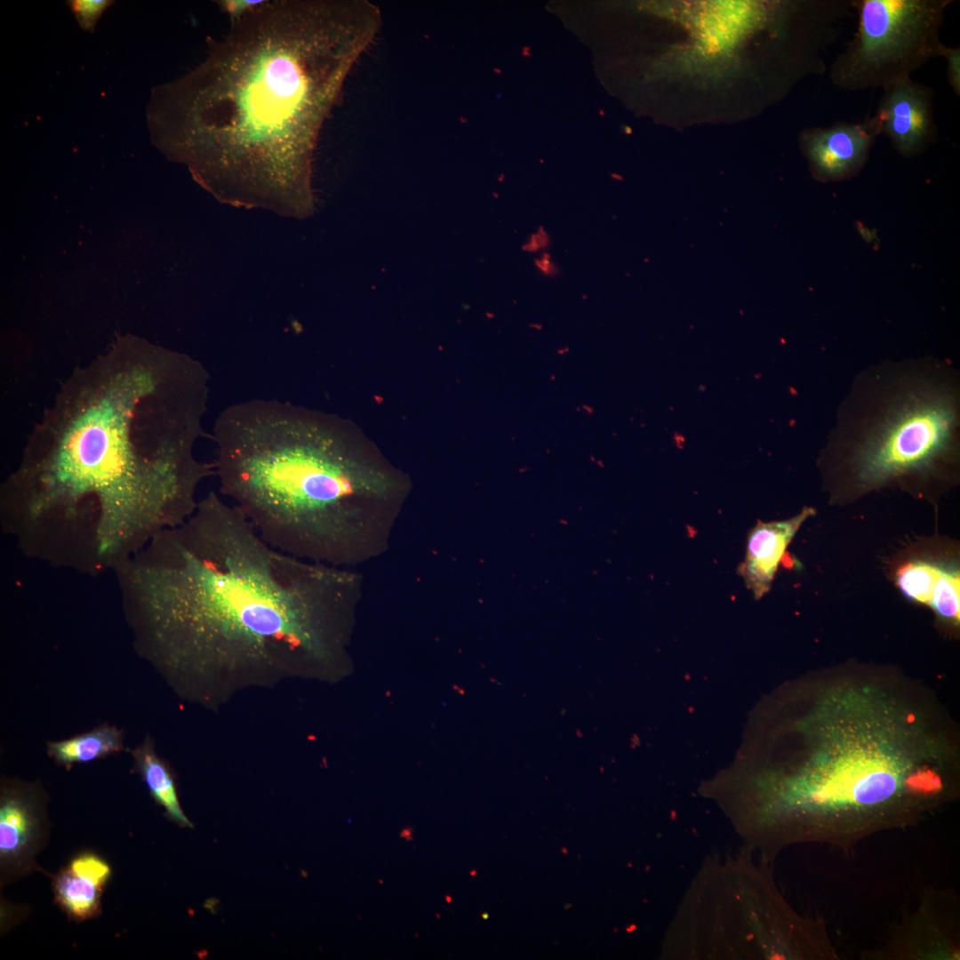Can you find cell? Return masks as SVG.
<instances>
[{"instance_id": "cell-1", "label": "cell", "mask_w": 960, "mask_h": 960, "mask_svg": "<svg viewBox=\"0 0 960 960\" xmlns=\"http://www.w3.org/2000/svg\"><path fill=\"white\" fill-rule=\"evenodd\" d=\"M210 374L187 354L117 339L76 367L0 487V524L27 558L114 572L196 510Z\"/></svg>"}, {"instance_id": "cell-2", "label": "cell", "mask_w": 960, "mask_h": 960, "mask_svg": "<svg viewBox=\"0 0 960 960\" xmlns=\"http://www.w3.org/2000/svg\"><path fill=\"white\" fill-rule=\"evenodd\" d=\"M113 574L137 652L210 709L320 658L324 613L345 583L270 546L214 491Z\"/></svg>"}, {"instance_id": "cell-3", "label": "cell", "mask_w": 960, "mask_h": 960, "mask_svg": "<svg viewBox=\"0 0 960 960\" xmlns=\"http://www.w3.org/2000/svg\"><path fill=\"white\" fill-rule=\"evenodd\" d=\"M381 24L367 0H262L162 89L161 145L222 203L304 215L322 128Z\"/></svg>"}, {"instance_id": "cell-4", "label": "cell", "mask_w": 960, "mask_h": 960, "mask_svg": "<svg viewBox=\"0 0 960 960\" xmlns=\"http://www.w3.org/2000/svg\"><path fill=\"white\" fill-rule=\"evenodd\" d=\"M830 692L808 716L810 742L764 754L754 768L748 832L765 853L801 843L849 850L915 825L956 793L955 756L923 743L907 705L869 687Z\"/></svg>"}, {"instance_id": "cell-5", "label": "cell", "mask_w": 960, "mask_h": 960, "mask_svg": "<svg viewBox=\"0 0 960 960\" xmlns=\"http://www.w3.org/2000/svg\"><path fill=\"white\" fill-rule=\"evenodd\" d=\"M654 62L671 126L745 119L827 70L828 20L816 0L668 1Z\"/></svg>"}, {"instance_id": "cell-6", "label": "cell", "mask_w": 960, "mask_h": 960, "mask_svg": "<svg viewBox=\"0 0 960 960\" xmlns=\"http://www.w3.org/2000/svg\"><path fill=\"white\" fill-rule=\"evenodd\" d=\"M213 440L220 492L266 542L300 559L344 556L357 484L340 425L290 402L255 398L225 408Z\"/></svg>"}, {"instance_id": "cell-7", "label": "cell", "mask_w": 960, "mask_h": 960, "mask_svg": "<svg viewBox=\"0 0 960 960\" xmlns=\"http://www.w3.org/2000/svg\"><path fill=\"white\" fill-rule=\"evenodd\" d=\"M823 456L864 493L942 474L960 449V377L941 358L886 360L858 373L837 408Z\"/></svg>"}, {"instance_id": "cell-8", "label": "cell", "mask_w": 960, "mask_h": 960, "mask_svg": "<svg viewBox=\"0 0 960 960\" xmlns=\"http://www.w3.org/2000/svg\"><path fill=\"white\" fill-rule=\"evenodd\" d=\"M953 0H853L858 25L828 68L834 85L884 88L940 57V30Z\"/></svg>"}, {"instance_id": "cell-9", "label": "cell", "mask_w": 960, "mask_h": 960, "mask_svg": "<svg viewBox=\"0 0 960 960\" xmlns=\"http://www.w3.org/2000/svg\"><path fill=\"white\" fill-rule=\"evenodd\" d=\"M883 89L877 109L871 116L878 135H885L903 157L922 155L938 139L933 89L911 77Z\"/></svg>"}, {"instance_id": "cell-10", "label": "cell", "mask_w": 960, "mask_h": 960, "mask_svg": "<svg viewBox=\"0 0 960 960\" xmlns=\"http://www.w3.org/2000/svg\"><path fill=\"white\" fill-rule=\"evenodd\" d=\"M877 136L868 117L860 123L806 128L800 132L798 143L814 180L838 182L855 177L864 168Z\"/></svg>"}, {"instance_id": "cell-11", "label": "cell", "mask_w": 960, "mask_h": 960, "mask_svg": "<svg viewBox=\"0 0 960 960\" xmlns=\"http://www.w3.org/2000/svg\"><path fill=\"white\" fill-rule=\"evenodd\" d=\"M950 900L937 892L928 894L917 910L904 921L889 942L891 949L885 956H906L912 959L956 958V916L944 906Z\"/></svg>"}, {"instance_id": "cell-12", "label": "cell", "mask_w": 960, "mask_h": 960, "mask_svg": "<svg viewBox=\"0 0 960 960\" xmlns=\"http://www.w3.org/2000/svg\"><path fill=\"white\" fill-rule=\"evenodd\" d=\"M814 514L813 508L805 507L799 514L786 520L758 521L749 531L745 558L738 572L756 599L771 589L780 564L789 568L794 566L787 548L801 525Z\"/></svg>"}, {"instance_id": "cell-13", "label": "cell", "mask_w": 960, "mask_h": 960, "mask_svg": "<svg viewBox=\"0 0 960 960\" xmlns=\"http://www.w3.org/2000/svg\"><path fill=\"white\" fill-rule=\"evenodd\" d=\"M39 804L31 788L4 785L0 800V857L3 865L24 863L39 835Z\"/></svg>"}, {"instance_id": "cell-14", "label": "cell", "mask_w": 960, "mask_h": 960, "mask_svg": "<svg viewBox=\"0 0 960 960\" xmlns=\"http://www.w3.org/2000/svg\"><path fill=\"white\" fill-rule=\"evenodd\" d=\"M896 583L907 597L930 606L945 620L959 621L960 576L956 569L915 560L898 569Z\"/></svg>"}, {"instance_id": "cell-15", "label": "cell", "mask_w": 960, "mask_h": 960, "mask_svg": "<svg viewBox=\"0 0 960 960\" xmlns=\"http://www.w3.org/2000/svg\"><path fill=\"white\" fill-rule=\"evenodd\" d=\"M110 876L109 866L91 853L75 858L54 881L56 900L70 916L84 920L100 908L103 887Z\"/></svg>"}, {"instance_id": "cell-16", "label": "cell", "mask_w": 960, "mask_h": 960, "mask_svg": "<svg viewBox=\"0 0 960 960\" xmlns=\"http://www.w3.org/2000/svg\"><path fill=\"white\" fill-rule=\"evenodd\" d=\"M134 764L155 801L167 816L181 827L192 828L179 802L173 774L156 754L154 740L147 736L132 751Z\"/></svg>"}, {"instance_id": "cell-17", "label": "cell", "mask_w": 960, "mask_h": 960, "mask_svg": "<svg viewBox=\"0 0 960 960\" xmlns=\"http://www.w3.org/2000/svg\"><path fill=\"white\" fill-rule=\"evenodd\" d=\"M123 749L122 731L109 724H102L68 739L47 742L48 755L65 766L103 758Z\"/></svg>"}, {"instance_id": "cell-18", "label": "cell", "mask_w": 960, "mask_h": 960, "mask_svg": "<svg viewBox=\"0 0 960 960\" xmlns=\"http://www.w3.org/2000/svg\"><path fill=\"white\" fill-rule=\"evenodd\" d=\"M69 5L84 28L92 27L102 11L109 4L108 1L76 0L69 2Z\"/></svg>"}, {"instance_id": "cell-19", "label": "cell", "mask_w": 960, "mask_h": 960, "mask_svg": "<svg viewBox=\"0 0 960 960\" xmlns=\"http://www.w3.org/2000/svg\"><path fill=\"white\" fill-rule=\"evenodd\" d=\"M947 60L948 82L956 94L960 95V48L942 45L940 57Z\"/></svg>"}, {"instance_id": "cell-20", "label": "cell", "mask_w": 960, "mask_h": 960, "mask_svg": "<svg viewBox=\"0 0 960 960\" xmlns=\"http://www.w3.org/2000/svg\"><path fill=\"white\" fill-rule=\"evenodd\" d=\"M261 2L262 0H223L217 3L220 10L228 15L231 23L243 17Z\"/></svg>"}, {"instance_id": "cell-21", "label": "cell", "mask_w": 960, "mask_h": 960, "mask_svg": "<svg viewBox=\"0 0 960 960\" xmlns=\"http://www.w3.org/2000/svg\"><path fill=\"white\" fill-rule=\"evenodd\" d=\"M412 828H404L400 832V837L405 838L407 841L412 840Z\"/></svg>"}, {"instance_id": "cell-22", "label": "cell", "mask_w": 960, "mask_h": 960, "mask_svg": "<svg viewBox=\"0 0 960 960\" xmlns=\"http://www.w3.org/2000/svg\"><path fill=\"white\" fill-rule=\"evenodd\" d=\"M445 900H446V901H447L448 903H450V902L452 901V899H451V897H450V896H448V895H447V896H445Z\"/></svg>"}, {"instance_id": "cell-23", "label": "cell", "mask_w": 960, "mask_h": 960, "mask_svg": "<svg viewBox=\"0 0 960 960\" xmlns=\"http://www.w3.org/2000/svg\"><path fill=\"white\" fill-rule=\"evenodd\" d=\"M482 917L486 919L488 917V915L486 913H484V914L482 915Z\"/></svg>"}, {"instance_id": "cell-24", "label": "cell", "mask_w": 960, "mask_h": 960, "mask_svg": "<svg viewBox=\"0 0 960 960\" xmlns=\"http://www.w3.org/2000/svg\"><path fill=\"white\" fill-rule=\"evenodd\" d=\"M476 873V872L475 870H472V872L470 873V875H471V876H474V875H475Z\"/></svg>"}]
</instances>
